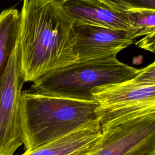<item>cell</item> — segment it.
Segmentation results:
<instances>
[{
  "label": "cell",
  "instance_id": "cell-10",
  "mask_svg": "<svg viewBox=\"0 0 155 155\" xmlns=\"http://www.w3.org/2000/svg\"><path fill=\"white\" fill-rule=\"evenodd\" d=\"M20 13L15 8L0 13V80L19 39Z\"/></svg>",
  "mask_w": 155,
  "mask_h": 155
},
{
  "label": "cell",
  "instance_id": "cell-14",
  "mask_svg": "<svg viewBox=\"0 0 155 155\" xmlns=\"http://www.w3.org/2000/svg\"><path fill=\"white\" fill-rule=\"evenodd\" d=\"M47 1H61V2H65L67 1H69V0H47Z\"/></svg>",
  "mask_w": 155,
  "mask_h": 155
},
{
  "label": "cell",
  "instance_id": "cell-12",
  "mask_svg": "<svg viewBox=\"0 0 155 155\" xmlns=\"http://www.w3.org/2000/svg\"><path fill=\"white\" fill-rule=\"evenodd\" d=\"M116 8L124 11L130 8L155 10V0H106Z\"/></svg>",
  "mask_w": 155,
  "mask_h": 155
},
{
  "label": "cell",
  "instance_id": "cell-9",
  "mask_svg": "<svg viewBox=\"0 0 155 155\" xmlns=\"http://www.w3.org/2000/svg\"><path fill=\"white\" fill-rule=\"evenodd\" d=\"M97 119L70 134L21 155H88L101 136Z\"/></svg>",
  "mask_w": 155,
  "mask_h": 155
},
{
  "label": "cell",
  "instance_id": "cell-5",
  "mask_svg": "<svg viewBox=\"0 0 155 155\" xmlns=\"http://www.w3.org/2000/svg\"><path fill=\"white\" fill-rule=\"evenodd\" d=\"M101 130L88 155H155V112L112 122Z\"/></svg>",
  "mask_w": 155,
  "mask_h": 155
},
{
  "label": "cell",
  "instance_id": "cell-3",
  "mask_svg": "<svg viewBox=\"0 0 155 155\" xmlns=\"http://www.w3.org/2000/svg\"><path fill=\"white\" fill-rule=\"evenodd\" d=\"M140 71L119 61L116 56L76 61L37 79L31 87L41 94L94 101L95 88L129 80Z\"/></svg>",
  "mask_w": 155,
  "mask_h": 155
},
{
  "label": "cell",
  "instance_id": "cell-7",
  "mask_svg": "<svg viewBox=\"0 0 155 155\" xmlns=\"http://www.w3.org/2000/svg\"><path fill=\"white\" fill-rule=\"evenodd\" d=\"M77 61L116 56L133 43L129 31L74 22Z\"/></svg>",
  "mask_w": 155,
  "mask_h": 155
},
{
  "label": "cell",
  "instance_id": "cell-8",
  "mask_svg": "<svg viewBox=\"0 0 155 155\" xmlns=\"http://www.w3.org/2000/svg\"><path fill=\"white\" fill-rule=\"evenodd\" d=\"M62 4L76 23L131 31L124 11L106 0H69Z\"/></svg>",
  "mask_w": 155,
  "mask_h": 155
},
{
  "label": "cell",
  "instance_id": "cell-4",
  "mask_svg": "<svg viewBox=\"0 0 155 155\" xmlns=\"http://www.w3.org/2000/svg\"><path fill=\"white\" fill-rule=\"evenodd\" d=\"M101 127L137 115L155 112V64L141 69L133 78L102 85L92 91Z\"/></svg>",
  "mask_w": 155,
  "mask_h": 155
},
{
  "label": "cell",
  "instance_id": "cell-1",
  "mask_svg": "<svg viewBox=\"0 0 155 155\" xmlns=\"http://www.w3.org/2000/svg\"><path fill=\"white\" fill-rule=\"evenodd\" d=\"M74 25L62 2L23 0L18 45L25 82H33L77 61Z\"/></svg>",
  "mask_w": 155,
  "mask_h": 155
},
{
  "label": "cell",
  "instance_id": "cell-13",
  "mask_svg": "<svg viewBox=\"0 0 155 155\" xmlns=\"http://www.w3.org/2000/svg\"><path fill=\"white\" fill-rule=\"evenodd\" d=\"M154 36L155 34L146 35L137 44L140 48L154 52Z\"/></svg>",
  "mask_w": 155,
  "mask_h": 155
},
{
  "label": "cell",
  "instance_id": "cell-11",
  "mask_svg": "<svg viewBox=\"0 0 155 155\" xmlns=\"http://www.w3.org/2000/svg\"><path fill=\"white\" fill-rule=\"evenodd\" d=\"M124 12L131 25L129 33L132 39L155 34V10L130 8Z\"/></svg>",
  "mask_w": 155,
  "mask_h": 155
},
{
  "label": "cell",
  "instance_id": "cell-6",
  "mask_svg": "<svg viewBox=\"0 0 155 155\" xmlns=\"http://www.w3.org/2000/svg\"><path fill=\"white\" fill-rule=\"evenodd\" d=\"M24 82L18 42L0 80V155H13L23 144L20 103Z\"/></svg>",
  "mask_w": 155,
  "mask_h": 155
},
{
  "label": "cell",
  "instance_id": "cell-2",
  "mask_svg": "<svg viewBox=\"0 0 155 155\" xmlns=\"http://www.w3.org/2000/svg\"><path fill=\"white\" fill-rule=\"evenodd\" d=\"M95 101L22 91L20 103L25 152L31 151L65 136L97 119Z\"/></svg>",
  "mask_w": 155,
  "mask_h": 155
}]
</instances>
